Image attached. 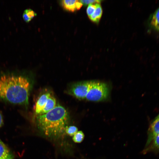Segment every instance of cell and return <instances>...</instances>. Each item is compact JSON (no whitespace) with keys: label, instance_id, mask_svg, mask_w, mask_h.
Masks as SVG:
<instances>
[{"label":"cell","instance_id":"obj_1","mask_svg":"<svg viewBox=\"0 0 159 159\" xmlns=\"http://www.w3.org/2000/svg\"><path fill=\"white\" fill-rule=\"evenodd\" d=\"M32 87L30 80L25 75L3 74L0 77V100L27 106Z\"/></svg>","mask_w":159,"mask_h":159},{"label":"cell","instance_id":"obj_2","mask_svg":"<svg viewBox=\"0 0 159 159\" xmlns=\"http://www.w3.org/2000/svg\"><path fill=\"white\" fill-rule=\"evenodd\" d=\"M69 121L68 112L58 104L47 113L36 117L39 129L46 136L51 138L57 139L63 135Z\"/></svg>","mask_w":159,"mask_h":159},{"label":"cell","instance_id":"obj_3","mask_svg":"<svg viewBox=\"0 0 159 159\" xmlns=\"http://www.w3.org/2000/svg\"><path fill=\"white\" fill-rule=\"evenodd\" d=\"M110 88L106 83L97 81H91L85 99L89 101L99 102L104 100L108 97Z\"/></svg>","mask_w":159,"mask_h":159},{"label":"cell","instance_id":"obj_4","mask_svg":"<svg viewBox=\"0 0 159 159\" xmlns=\"http://www.w3.org/2000/svg\"><path fill=\"white\" fill-rule=\"evenodd\" d=\"M91 81H80L74 83L69 87L68 93L79 99L85 98Z\"/></svg>","mask_w":159,"mask_h":159},{"label":"cell","instance_id":"obj_5","mask_svg":"<svg viewBox=\"0 0 159 159\" xmlns=\"http://www.w3.org/2000/svg\"><path fill=\"white\" fill-rule=\"evenodd\" d=\"M158 135H159V114L154 120L149 127L146 147H147L153 139Z\"/></svg>","mask_w":159,"mask_h":159},{"label":"cell","instance_id":"obj_6","mask_svg":"<svg viewBox=\"0 0 159 159\" xmlns=\"http://www.w3.org/2000/svg\"><path fill=\"white\" fill-rule=\"evenodd\" d=\"M51 94L49 91H45L39 97L34 108L35 113L37 115L40 114L44 108L47 99Z\"/></svg>","mask_w":159,"mask_h":159},{"label":"cell","instance_id":"obj_7","mask_svg":"<svg viewBox=\"0 0 159 159\" xmlns=\"http://www.w3.org/2000/svg\"><path fill=\"white\" fill-rule=\"evenodd\" d=\"M148 24L149 27L151 29L159 32V6L149 16Z\"/></svg>","mask_w":159,"mask_h":159},{"label":"cell","instance_id":"obj_8","mask_svg":"<svg viewBox=\"0 0 159 159\" xmlns=\"http://www.w3.org/2000/svg\"><path fill=\"white\" fill-rule=\"evenodd\" d=\"M56 105V99L52 94H51L47 99L44 108L38 115L47 113L54 108Z\"/></svg>","mask_w":159,"mask_h":159},{"label":"cell","instance_id":"obj_9","mask_svg":"<svg viewBox=\"0 0 159 159\" xmlns=\"http://www.w3.org/2000/svg\"><path fill=\"white\" fill-rule=\"evenodd\" d=\"M13 156L6 146L0 140V159H13Z\"/></svg>","mask_w":159,"mask_h":159},{"label":"cell","instance_id":"obj_10","mask_svg":"<svg viewBox=\"0 0 159 159\" xmlns=\"http://www.w3.org/2000/svg\"><path fill=\"white\" fill-rule=\"evenodd\" d=\"M102 13V10L101 5L100 3H97L95 11L89 17V18L92 21L98 23L101 18Z\"/></svg>","mask_w":159,"mask_h":159},{"label":"cell","instance_id":"obj_11","mask_svg":"<svg viewBox=\"0 0 159 159\" xmlns=\"http://www.w3.org/2000/svg\"><path fill=\"white\" fill-rule=\"evenodd\" d=\"M77 0H64L62 1L64 8L69 11L73 12L76 9L75 4Z\"/></svg>","mask_w":159,"mask_h":159},{"label":"cell","instance_id":"obj_12","mask_svg":"<svg viewBox=\"0 0 159 159\" xmlns=\"http://www.w3.org/2000/svg\"><path fill=\"white\" fill-rule=\"evenodd\" d=\"M37 15V13L33 10L28 9L24 10L22 14V17L25 22H28Z\"/></svg>","mask_w":159,"mask_h":159},{"label":"cell","instance_id":"obj_13","mask_svg":"<svg viewBox=\"0 0 159 159\" xmlns=\"http://www.w3.org/2000/svg\"><path fill=\"white\" fill-rule=\"evenodd\" d=\"M148 148L145 151L152 150H159V135L155 136L151 141L147 147Z\"/></svg>","mask_w":159,"mask_h":159},{"label":"cell","instance_id":"obj_14","mask_svg":"<svg viewBox=\"0 0 159 159\" xmlns=\"http://www.w3.org/2000/svg\"><path fill=\"white\" fill-rule=\"evenodd\" d=\"M84 137V134L83 132L79 131L73 136L72 140L75 143H79L83 140Z\"/></svg>","mask_w":159,"mask_h":159},{"label":"cell","instance_id":"obj_15","mask_svg":"<svg viewBox=\"0 0 159 159\" xmlns=\"http://www.w3.org/2000/svg\"><path fill=\"white\" fill-rule=\"evenodd\" d=\"M77 128L74 126H68L65 130V132L70 136H73L78 131Z\"/></svg>","mask_w":159,"mask_h":159},{"label":"cell","instance_id":"obj_16","mask_svg":"<svg viewBox=\"0 0 159 159\" xmlns=\"http://www.w3.org/2000/svg\"><path fill=\"white\" fill-rule=\"evenodd\" d=\"M89 4L87 9V13L88 16H90L94 12L97 6V4Z\"/></svg>","mask_w":159,"mask_h":159},{"label":"cell","instance_id":"obj_17","mask_svg":"<svg viewBox=\"0 0 159 159\" xmlns=\"http://www.w3.org/2000/svg\"><path fill=\"white\" fill-rule=\"evenodd\" d=\"M80 2L85 5L88 4H93L94 3H100L101 1V0H80Z\"/></svg>","mask_w":159,"mask_h":159},{"label":"cell","instance_id":"obj_18","mask_svg":"<svg viewBox=\"0 0 159 159\" xmlns=\"http://www.w3.org/2000/svg\"><path fill=\"white\" fill-rule=\"evenodd\" d=\"M82 4L80 2V1L77 0L75 4L76 9H80L82 6Z\"/></svg>","mask_w":159,"mask_h":159},{"label":"cell","instance_id":"obj_19","mask_svg":"<svg viewBox=\"0 0 159 159\" xmlns=\"http://www.w3.org/2000/svg\"><path fill=\"white\" fill-rule=\"evenodd\" d=\"M3 124V118L1 114L0 113V127Z\"/></svg>","mask_w":159,"mask_h":159}]
</instances>
